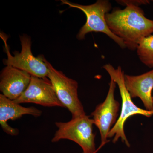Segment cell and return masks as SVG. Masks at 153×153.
Returning <instances> with one entry per match:
<instances>
[{"instance_id": "52a82bcc", "label": "cell", "mask_w": 153, "mask_h": 153, "mask_svg": "<svg viewBox=\"0 0 153 153\" xmlns=\"http://www.w3.org/2000/svg\"><path fill=\"white\" fill-rule=\"evenodd\" d=\"M116 84L111 79L109 84V90L105 100L97 105L91 113L94 123L100 133L101 146L107 142L108 134L112 128V126L116 123L118 115L120 103L114 98Z\"/></svg>"}, {"instance_id": "6da1fadb", "label": "cell", "mask_w": 153, "mask_h": 153, "mask_svg": "<svg viewBox=\"0 0 153 153\" xmlns=\"http://www.w3.org/2000/svg\"><path fill=\"white\" fill-rule=\"evenodd\" d=\"M105 20L110 30L130 50H137L141 41L153 33V20L145 16L139 7L116 8L106 14Z\"/></svg>"}, {"instance_id": "30bf717a", "label": "cell", "mask_w": 153, "mask_h": 153, "mask_svg": "<svg viewBox=\"0 0 153 153\" xmlns=\"http://www.w3.org/2000/svg\"><path fill=\"white\" fill-rule=\"evenodd\" d=\"M42 113L41 110L34 107H25L0 94V124L3 131L8 134L16 136L19 133L17 129L9 125L7 121L10 120H16L27 114L38 117Z\"/></svg>"}, {"instance_id": "5b68a950", "label": "cell", "mask_w": 153, "mask_h": 153, "mask_svg": "<svg viewBox=\"0 0 153 153\" xmlns=\"http://www.w3.org/2000/svg\"><path fill=\"white\" fill-rule=\"evenodd\" d=\"M43 59L49 68L48 78L55 89L57 98L64 107L71 113L72 118L86 115L78 97L77 82L54 68L44 57Z\"/></svg>"}, {"instance_id": "7a4b0ae2", "label": "cell", "mask_w": 153, "mask_h": 153, "mask_svg": "<svg viewBox=\"0 0 153 153\" xmlns=\"http://www.w3.org/2000/svg\"><path fill=\"white\" fill-rule=\"evenodd\" d=\"M103 67L109 74L111 78L117 84L122 99V109L120 115L116 123L108 133V138L114 137L113 143H116L120 138L123 142L129 147L130 144L124 131V125L126 121L135 115H141L146 117H151L153 115V111L140 108L133 102L131 96L126 87L124 73L120 66L115 68L110 64H106Z\"/></svg>"}, {"instance_id": "277c9868", "label": "cell", "mask_w": 153, "mask_h": 153, "mask_svg": "<svg viewBox=\"0 0 153 153\" xmlns=\"http://www.w3.org/2000/svg\"><path fill=\"white\" fill-rule=\"evenodd\" d=\"M93 120L85 115L72 118L67 122L55 123L58 129L52 139V143L61 140H68L76 143L82 153H95V137L93 131Z\"/></svg>"}, {"instance_id": "7c38bea8", "label": "cell", "mask_w": 153, "mask_h": 153, "mask_svg": "<svg viewBox=\"0 0 153 153\" xmlns=\"http://www.w3.org/2000/svg\"><path fill=\"white\" fill-rule=\"evenodd\" d=\"M140 60L150 68H153V35L143 39L137 49Z\"/></svg>"}, {"instance_id": "4fadbf2b", "label": "cell", "mask_w": 153, "mask_h": 153, "mask_svg": "<svg viewBox=\"0 0 153 153\" xmlns=\"http://www.w3.org/2000/svg\"><path fill=\"white\" fill-rule=\"evenodd\" d=\"M117 2L122 5L123 6L132 5L139 7L142 5L148 4H149L150 1L148 0H120L116 1Z\"/></svg>"}, {"instance_id": "5bb4252c", "label": "cell", "mask_w": 153, "mask_h": 153, "mask_svg": "<svg viewBox=\"0 0 153 153\" xmlns=\"http://www.w3.org/2000/svg\"><path fill=\"white\" fill-rule=\"evenodd\" d=\"M152 100H153V97H152Z\"/></svg>"}, {"instance_id": "9a60e30c", "label": "cell", "mask_w": 153, "mask_h": 153, "mask_svg": "<svg viewBox=\"0 0 153 153\" xmlns=\"http://www.w3.org/2000/svg\"><path fill=\"white\" fill-rule=\"evenodd\" d=\"M152 1L153 2V1Z\"/></svg>"}, {"instance_id": "ba28073f", "label": "cell", "mask_w": 153, "mask_h": 153, "mask_svg": "<svg viewBox=\"0 0 153 153\" xmlns=\"http://www.w3.org/2000/svg\"><path fill=\"white\" fill-rule=\"evenodd\" d=\"M21 104L33 103L46 107L64 108L59 101L55 89L49 78L31 76L29 86L22 95L14 100Z\"/></svg>"}, {"instance_id": "8992f818", "label": "cell", "mask_w": 153, "mask_h": 153, "mask_svg": "<svg viewBox=\"0 0 153 153\" xmlns=\"http://www.w3.org/2000/svg\"><path fill=\"white\" fill-rule=\"evenodd\" d=\"M2 38L7 55V58L4 60L5 65L26 71L31 76L44 79L48 78L49 68L43 59L44 56L40 55L36 57L33 55L30 37L25 34L20 36L22 50L20 52L17 51L13 52L14 56L11 55L5 38Z\"/></svg>"}, {"instance_id": "3957f363", "label": "cell", "mask_w": 153, "mask_h": 153, "mask_svg": "<svg viewBox=\"0 0 153 153\" xmlns=\"http://www.w3.org/2000/svg\"><path fill=\"white\" fill-rule=\"evenodd\" d=\"M61 1L70 7L81 10L86 16V22L76 35L78 40H83L86 35L90 33H102L112 39L121 48H126L123 40L111 32L107 24L105 16L111 9V4L109 1L98 0L89 5H82L66 0H62Z\"/></svg>"}, {"instance_id": "8fae6325", "label": "cell", "mask_w": 153, "mask_h": 153, "mask_svg": "<svg viewBox=\"0 0 153 153\" xmlns=\"http://www.w3.org/2000/svg\"><path fill=\"white\" fill-rule=\"evenodd\" d=\"M124 82L131 98L139 97L146 110L153 111V69L137 76L125 74Z\"/></svg>"}, {"instance_id": "9c48e42d", "label": "cell", "mask_w": 153, "mask_h": 153, "mask_svg": "<svg viewBox=\"0 0 153 153\" xmlns=\"http://www.w3.org/2000/svg\"><path fill=\"white\" fill-rule=\"evenodd\" d=\"M0 90L11 100L19 98L27 88L31 81L29 73L12 66H7L1 74Z\"/></svg>"}]
</instances>
